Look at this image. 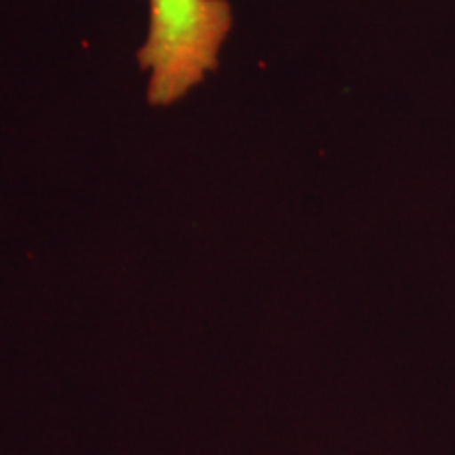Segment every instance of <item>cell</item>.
I'll return each mask as SVG.
<instances>
[{
  "label": "cell",
  "instance_id": "cell-1",
  "mask_svg": "<svg viewBox=\"0 0 455 455\" xmlns=\"http://www.w3.org/2000/svg\"><path fill=\"white\" fill-rule=\"evenodd\" d=\"M228 0H148V28L140 64L152 106H171L218 68L232 30Z\"/></svg>",
  "mask_w": 455,
  "mask_h": 455
}]
</instances>
